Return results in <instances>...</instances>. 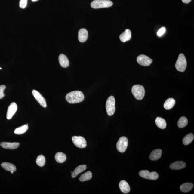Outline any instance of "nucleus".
Segmentation results:
<instances>
[{
  "label": "nucleus",
  "mask_w": 194,
  "mask_h": 194,
  "mask_svg": "<svg viewBox=\"0 0 194 194\" xmlns=\"http://www.w3.org/2000/svg\"><path fill=\"white\" fill-rule=\"evenodd\" d=\"M139 175L142 178L151 180H156L159 177L158 174L156 172H150L147 170H143L140 171Z\"/></svg>",
  "instance_id": "obj_7"
},
{
  "label": "nucleus",
  "mask_w": 194,
  "mask_h": 194,
  "mask_svg": "<svg viewBox=\"0 0 194 194\" xmlns=\"http://www.w3.org/2000/svg\"><path fill=\"white\" fill-rule=\"evenodd\" d=\"M6 88V86L5 85H2L0 86V99H2L5 97V95L4 94V91Z\"/></svg>",
  "instance_id": "obj_30"
},
{
  "label": "nucleus",
  "mask_w": 194,
  "mask_h": 194,
  "mask_svg": "<svg viewBox=\"0 0 194 194\" xmlns=\"http://www.w3.org/2000/svg\"><path fill=\"white\" fill-rule=\"evenodd\" d=\"M113 5L110 0H94L91 4V6L94 9H99L111 7Z\"/></svg>",
  "instance_id": "obj_2"
},
{
  "label": "nucleus",
  "mask_w": 194,
  "mask_h": 194,
  "mask_svg": "<svg viewBox=\"0 0 194 194\" xmlns=\"http://www.w3.org/2000/svg\"><path fill=\"white\" fill-rule=\"evenodd\" d=\"M175 103L174 99L170 98L166 100L164 105V108L167 110H170L174 106Z\"/></svg>",
  "instance_id": "obj_23"
},
{
  "label": "nucleus",
  "mask_w": 194,
  "mask_h": 194,
  "mask_svg": "<svg viewBox=\"0 0 194 194\" xmlns=\"http://www.w3.org/2000/svg\"><path fill=\"white\" fill-rule=\"evenodd\" d=\"M72 141L74 145L79 148H85L86 147L87 142L85 139L82 136H73Z\"/></svg>",
  "instance_id": "obj_8"
},
{
  "label": "nucleus",
  "mask_w": 194,
  "mask_h": 194,
  "mask_svg": "<svg viewBox=\"0 0 194 194\" xmlns=\"http://www.w3.org/2000/svg\"><path fill=\"white\" fill-rule=\"evenodd\" d=\"M55 158L56 161L60 163H63L66 161V155L62 152L57 153Z\"/></svg>",
  "instance_id": "obj_24"
},
{
  "label": "nucleus",
  "mask_w": 194,
  "mask_h": 194,
  "mask_svg": "<svg viewBox=\"0 0 194 194\" xmlns=\"http://www.w3.org/2000/svg\"><path fill=\"white\" fill-rule=\"evenodd\" d=\"M28 129V125H25L16 129L14 131V132L16 134H22L26 132Z\"/></svg>",
  "instance_id": "obj_27"
},
{
  "label": "nucleus",
  "mask_w": 194,
  "mask_h": 194,
  "mask_svg": "<svg viewBox=\"0 0 194 194\" xmlns=\"http://www.w3.org/2000/svg\"><path fill=\"white\" fill-rule=\"evenodd\" d=\"M115 100L113 96H111L106 101V108L107 114L109 116L113 115L115 110Z\"/></svg>",
  "instance_id": "obj_5"
},
{
  "label": "nucleus",
  "mask_w": 194,
  "mask_h": 194,
  "mask_svg": "<svg viewBox=\"0 0 194 194\" xmlns=\"http://www.w3.org/2000/svg\"><path fill=\"white\" fill-rule=\"evenodd\" d=\"M2 69V68H0V69Z\"/></svg>",
  "instance_id": "obj_37"
},
{
  "label": "nucleus",
  "mask_w": 194,
  "mask_h": 194,
  "mask_svg": "<svg viewBox=\"0 0 194 194\" xmlns=\"http://www.w3.org/2000/svg\"><path fill=\"white\" fill-rule=\"evenodd\" d=\"M132 92L133 95L138 100H141L145 95V90L141 85H136L133 86Z\"/></svg>",
  "instance_id": "obj_3"
},
{
  "label": "nucleus",
  "mask_w": 194,
  "mask_h": 194,
  "mask_svg": "<svg viewBox=\"0 0 194 194\" xmlns=\"http://www.w3.org/2000/svg\"><path fill=\"white\" fill-rule=\"evenodd\" d=\"M188 120L185 116H182L180 118L178 122V125L179 128H182L187 125Z\"/></svg>",
  "instance_id": "obj_28"
},
{
  "label": "nucleus",
  "mask_w": 194,
  "mask_h": 194,
  "mask_svg": "<svg viewBox=\"0 0 194 194\" xmlns=\"http://www.w3.org/2000/svg\"><path fill=\"white\" fill-rule=\"evenodd\" d=\"M14 171H11V172L12 174H13V173H14Z\"/></svg>",
  "instance_id": "obj_35"
},
{
  "label": "nucleus",
  "mask_w": 194,
  "mask_h": 194,
  "mask_svg": "<svg viewBox=\"0 0 194 194\" xmlns=\"http://www.w3.org/2000/svg\"><path fill=\"white\" fill-rule=\"evenodd\" d=\"M138 64L143 66H148L152 63L153 60L145 55H140L137 59Z\"/></svg>",
  "instance_id": "obj_9"
},
{
  "label": "nucleus",
  "mask_w": 194,
  "mask_h": 194,
  "mask_svg": "<svg viewBox=\"0 0 194 194\" xmlns=\"http://www.w3.org/2000/svg\"><path fill=\"white\" fill-rule=\"evenodd\" d=\"M32 94L35 98L38 101L39 104L44 108H46L47 106V103L45 98L39 92L35 90H32Z\"/></svg>",
  "instance_id": "obj_10"
},
{
  "label": "nucleus",
  "mask_w": 194,
  "mask_h": 194,
  "mask_svg": "<svg viewBox=\"0 0 194 194\" xmlns=\"http://www.w3.org/2000/svg\"><path fill=\"white\" fill-rule=\"evenodd\" d=\"M128 145V140L125 137H122L119 138L116 144V148L119 152H125Z\"/></svg>",
  "instance_id": "obj_6"
},
{
  "label": "nucleus",
  "mask_w": 194,
  "mask_h": 194,
  "mask_svg": "<svg viewBox=\"0 0 194 194\" xmlns=\"http://www.w3.org/2000/svg\"><path fill=\"white\" fill-rule=\"evenodd\" d=\"M2 167L7 171H16V168L14 164L8 162H3L1 164Z\"/></svg>",
  "instance_id": "obj_22"
},
{
  "label": "nucleus",
  "mask_w": 194,
  "mask_h": 194,
  "mask_svg": "<svg viewBox=\"0 0 194 194\" xmlns=\"http://www.w3.org/2000/svg\"><path fill=\"white\" fill-rule=\"evenodd\" d=\"M66 99L68 102L73 104L82 102L84 99V95L82 92L75 91L68 93Z\"/></svg>",
  "instance_id": "obj_1"
},
{
  "label": "nucleus",
  "mask_w": 194,
  "mask_h": 194,
  "mask_svg": "<svg viewBox=\"0 0 194 194\" xmlns=\"http://www.w3.org/2000/svg\"><path fill=\"white\" fill-rule=\"evenodd\" d=\"M166 31V29L165 27H162L161 28L157 33V35L159 36H162L163 35Z\"/></svg>",
  "instance_id": "obj_32"
},
{
  "label": "nucleus",
  "mask_w": 194,
  "mask_h": 194,
  "mask_svg": "<svg viewBox=\"0 0 194 194\" xmlns=\"http://www.w3.org/2000/svg\"><path fill=\"white\" fill-rule=\"evenodd\" d=\"M88 38V31L85 29H80L78 32V39L79 42H84L87 40Z\"/></svg>",
  "instance_id": "obj_13"
},
{
  "label": "nucleus",
  "mask_w": 194,
  "mask_h": 194,
  "mask_svg": "<svg viewBox=\"0 0 194 194\" xmlns=\"http://www.w3.org/2000/svg\"><path fill=\"white\" fill-rule=\"evenodd\" d=\"M59 61L60 66L63 68H67L69 66V62L67 57L63 54H61L59 57Z\"/></svg>",
  "instance_id": "obj_18"
},
{
  "label": "nucleus",
  "mask_w": 194,
  "mask_h": 194,
  "mask_svg": "<svg viewBox=\"0 0 194 194\" xmlns=\"http://www.w3.org/2000/svg\"><path fill=\"white\" fill-rule=\"evenodd\" d=\"M192 0H182L183 2L185 3H189Z\"/></svg>",
  "instance_id": "obj_33"
},
{
  "label": "nucleus",
  "mask_w": 194,
  "mask_h": 194,
  "mask_svg": "<svg viewBox=\"0 0 194 194\" xmlns=\"http://www.w3.org/2000/svg\"><path fill=\"white\" fill-rule=\"evenodd\" d=\"M187 62L185 57L182 53L179 55L175 64V67L178 71L184 72L186 68Z\"/></svg>",
  "instance_id": "obj_4"
},
{
  "label": "nucleus",
  "mask_w": 194,
  "mask_h": 194,
  "mask_svg": "<svg viewBox=\"0 0 194 194\" xmlns=\"http://www.w3.org/2000/svg\"><path fill=\"white\" fill-rule=\"evenodd\" d=\"M27 3V0H20V7L23 9L25 8L26 7Z\"/></svg>",
  "instance_id": "obj_31"
},
{
  "label": "nucleus",
  "mask_w": 194,
  "mask_h": 194,
  "mask_svg": "<svg viewBox=\"0 0 194 194\" xmlns=\"http://www.w3.org/2000/svg\"><path fill=\"white\" fill-rule=\"evenodd\" d=\"M186 166V163L183 162L177 161L171 164L169 167L172 170H178L183 169Z\"/></svg>",
  "instance_id": "obj_14"
},
{
  "label": "nucleus",
  "mask_w": 194,
  "mask_h": 194,
  "mask_svg": "<svg viewBox=\"0 0 194 194\" xmlns=\"http://www.w3.org/2000/svg\"><path fill=\"white\" fill-rule=\"evenodd\" d=\"M193 187V184L191 183H186L183 184L180 186L181 191L183 193H187L191 191Z\"/></svg>",
  "instance_id": "obj_20"
},
{
  "label": "nucleus",
  "mask_w": 194,
  "mask_h": 194,
  "mask_svg": "<svg viewBox=\"0 0 194 194\" xmlns=\"http://www.w3.org/2000/svg\"><path fill=\"white\" fill-rule=\"evenodd\" d=\"M37 1H38V0H32V1L33 2H35Z\"/></svg>",
  "instance_id": "obj_34"
},
{
  "label": "nucleus",
  "mask_w": 194,
  "mask_h": 194,
  "mask_svg": "<svg viewBox=\"0 0 194 194\" xmlns=\"http://www.w3.org/2000/svg\"><path fill=\"white\" fill-rule=\"evenodd\" d=\"M162 151L160 149H157L153 151L149 155V159L151 160L156 161L159 159L162 156Z\"/></svg>",
  "instance_id": "obj_15"
},
{
  "label": "nucleus",
  "mask_w": 194,
  "mask_h": 194,
  "mask_svg": "<svg viewBox=\"0 0 194 194\" xmlns=\"http://www.w3.org/2000/svg\"><path fill=\"white\" fill-rule=\"evenodd\" d=\"M86 168L87 166L85 165H82L78 166L72 174V178H75L79 174L84 171Z\"/></svg>",
  "instance_id": "obj_19"
},
{
  "label": "nucleus",
  "mask_w": 194,
  "mask_h": 194,
  "mask_svg": "<svg viewBox=\"0 0 194 194\" xmlns=\"http://www.w3.org/2000/svg\"><path fill=\"white\" fill-rule=\"evenodd\" d=\"M1 146L3 148L14 149L17 148L20 146V143L18 142H2L1 143Z\"/></svg>",
  "instance_id": "obj_12"
},
{
  "label": "nucleus",
  "mask_w": 194,
  "mask_h": 194,
  "mask_svg": "<svg viewBox=\"0 0 194 194\" xmlns=\"http://www.w3.org/2000/svg\"><path fill=\"white\" fill-rule=\"evenodd\" d=\"M155 122L157 126L160 129H164L167 127L165 120L161 117H157L155 119Z\"/></svg>",
  "instance_id": "obj_21"
},
{
  "label": "nucleus",
  "mask_w": 194,
  "mask_h": 194,
  "mask_svg": "<svg viewBox=\"0 0 194 194\" xmlns=\"http://www.w3.org/2000/svg\"><path fill=\"white\" fill-rule=\"evenodd\" d=\"M73 172V171H72V172H71V174Z\"/></svg>",
  "instance_id": "obj_36"
},
{
  "label": "nucleus",
  "mask_w": 194,
  "mask_h": 194,
  "mask_svg": "<svg viewBox=\"0 0 194 194\" xmlns=\"http://www.w3.org/2000/svg\"><path fill=\"white\" fill-rule=\"evenodd\" d=\"M37 164L40 167H42L45 165V158L43 155H39L36 159Z\"/></svg>",
  "instance_id": "obj_29"
},
{
  "label": "nucleus",
  "mask_w": 194,
  "mask_h": 194,
  "mask_svg": "<svg viewBox=\"0 0 194 194\" xmlns=\"http://www.w3.org/2000/svg\"><path fill=\"white\" fill-rule=\"evenodd\" d=\"M119 187L120 190L124 193L127 194L130 191V186L128 183L125 180H122L120 182Z\"/></svg>",
  "instance_id": "obj_16"
},
{
  "label": "nucleus",
  "mask_w": 194,
  "mask_h": 194,
  "mask_svg": "<svg viewBox=\"0 0 194 194\" xmlns=\"http://www.w3.org/2000/svg\"><path fill=\"white\" fill-rule=\"evenodd\" d=\"M194 138L193 134L192 133L186 135L183 140V143L185 145H187L193 141Z\"/></svg>",
  "instance_id": "obj_25"
},
{
  "label": "nucleus",
  "mask_w": 194,
  "mask_h": 194,
  "mask_svg": "<svg viewBox=\"0 0 194 194\" xmlns=\"http://www.w3.org/2000/svg\"><path fill=\"white\" fill-rule=\"evenodd\" d=\"M17 106L16 103L13 102L10 105L7 110V118L8 120L11 119L16 113L17 110Z\"/></svg>",
  "instance_id": "obj_11"
},
{
  "label": "nucleus",
  "mask_w": 194,
  "mask_h": 194,
  "mask_svg": "<svg viewBox=\"0 0 194 194\" xmlns=\"http://www.w3.org/2000/svg\"><path fill=\"white\" fill-rule=\"evenodd\" d=\"M92 177V173L90 171L86 172L81 175L79 180L81 182H85L91 180Z\"/></svg>",
  "instance_id": "obj_26"
},
{
  "label": "nucleus",
  "mask_w": 194,
  "mask_h": 194,
  "mask_svg": "<svg viewBox=\"0 0 194 194\" xmlns=\"http://www.w3.org/2000/svg\"><path fill=\"white\" fill-rule=\"evenodd\" d=\"M132 37L131 31L129 29H126L125 32L120 35L119 38L122 42H125L130 40Z\"/></svg>",
  "instance_id": "obj_17"
}]
</instances>
